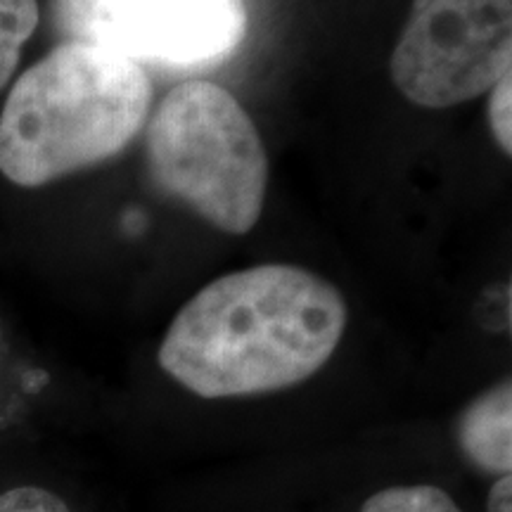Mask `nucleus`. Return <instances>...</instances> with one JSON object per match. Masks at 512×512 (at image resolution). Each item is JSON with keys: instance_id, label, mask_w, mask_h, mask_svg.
Wrapping results in <instances>:
<instances>
[{"instance_id": "nucleus-1", "label": "nucleus", "mask_w": 512, "mask_h": 512, "mask_svg": "<svg viewBox=\"0 0 512 512\" xmlns=\"http://www.w3.org/2000/svg\"><path fill=\"white\" fill-rule=\"evenodd\" d=\"M347 323V299L323 275L252 266L216 278L176 313L159 366L202 399L280 392L330 361Z\"/></svg>"}, {"instance_id": "nucleus-2", "label": "nucleus", "mask_w": 512, "mask_h": 512, "mask_svg": "<svg viewBox=\"0 0 512 512\" xmlns=\"http://www.w3.org/2000/svg\"><path fill=\"white\" fill-rule=\"evenodd\" d=\"M150 76L112 50L64 41L19 76L0 112V174L22 188L119 155L145 126Z\"/></svg>"}, {"instance_id": "nucleus-3", "label": "nucleus", "mask_w": 512, "mask_h": 512, "mask_svg": "<svg viewBox=\"0 0 512 512\" xmlns=\"http://www.w3.org/2000/svg\"><path fill=\"white\" fill-rule=\"evenodd\" d=\"M152 181L211 226L245 235L264 209V140L233 93L211 81L176 86L147 124Z\"/></svg>"}, {"instance_id": "nucleus-4", "label": "nucleus", "mask_w": 512, "mask_h": 512, "mask_svg": "<svg viewBox=\"0 0 512 512\" xmlns=\"http://www.w3.org/2000/svg\"><path fill=\"white\" fill-rule=\"evenodd\" d=\"M512 72V0H413L389 57L413 105L446 110L489 93Z\"/></svg>"}, {"instance_id": "nucleus-5", "label": "nucleus", "mask_w": 512, "mask_h": 512, "mask_svg": "<svg viewBox=\"0 0 512 512\" xmlns=\"http://www.w3.org/2000/svg\"><path fill=\"white\" fill-rule=\"evenodd\" d=\"M53 24L64 41L190 72L240 48L247 10L242 0H53Z\"/></svg>"}, {"instance_id": "nucleus-6", "label": "nucleus", "mask_w": 512, "mask_h": 512, "mask_svg": "<svg viewBox=\"0 0 512 512\" xmlns=\"http://www.w3.org/2000/svg\"><path fill=\"white\" fill-rule=\"evenodd\" d=\"M458 444L479 470L498 477L512 467V389L503 380L479 394L458 420Z\"/></svg>"}, {"instance_id": "nucleus-7", "label": "nucleus", "mask_w": 512, "mask_h": 512, "mask_svg": "<svg viewBox=\"0 0 512 512\" xmlns=\"http://www.w3.org/2000/svg\"><path fill=\"white\" fill-rule=\"evenodd\" d=\"M38 27L36 0H0V91L17 69L24 43Z\"/></svg>"}, {"instance_id": "nucleus-8", "label": "nucleus", "mask_w": 512, "mask_h": 512, "mask_svg": "<svg viewBox=\"0 0 512 512\" xmlns=\"http://www.w3.org/2000/svg\"><path fill=\"white\" fill-rule=\"evenodd\" d=\"M361 512H463L444 489L430 484L389 486L363 503Z\"/></svg>"}, {"instance_id": "nucleus-9", "label": "nucleus", "mask_w": 512, "mask_h": 512, "mask_svg": "<svg viewBox=\"0 0 512 512\" xmlns=\"http://www.w3.org/2000/svg\"><path fill=\"white\" fill-rule=\"evenodd\" d=\"M489 124L496 143L505 155H512V72L496 81L489 91Z\"/></svg>"}, {"instance_id": "nucleus-10", "label": "nucleus", "mask_w": 512, "mask_h": 512, "mask_svg": "<svg viewBox=\"0 0 512 512\" xmlns=\"http://www.w3.org/2000/svg\"><path fill=\"white\" fill-rule=\"evenodd\" d=\"M0 512H69V508L53 491L17 486L0 494Z\"/></svg>"}, {"instance_id": "nucleus-11", "label": "nucleus", "mask_w": 512, "mask_h": 512, "mask_svg": "<svg viewBox=\"0 0 512 512\" xmlns=\"http://www.w3.org/2000/svg\"><path fill=\"white\" fill-rule=\"evenodd\" d=\"M486 510L489 512H512V477H498L491 486L489 498H486Z\"/></svg>"}, {"instance_id": "nucleus-12", "label": "nucleus", "mask_w": 512, "mask_h": 512, "mask_svg": "<svg viewBox=\"0 0 512 512\" xmlns=\"http://www.w3.org/2000/svg\"><path fill=\"white\" fill-rule=\"evenodd\" d=\"M0 342H3V332H0Z\"/></svg>"}]
</instances>
